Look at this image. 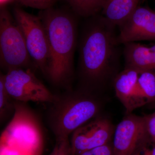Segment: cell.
Masks as SVG:
<instances>
[{
    "mask_svg": "<svg viewBox=\"0 0 155 155\" xmlns=\"http://www.w3.org/2000/svg\"><path fill=\"white\" fill-rule=\"evenodd\" d=\"M134 155H155V143L151 142L143 147Z\"/></svg>",
    "mask_w": 155,
    "mask_h": 155,
    "instance_id": "20",
    "label": "cell"
},
{
    "mask_svg": "<svg viewBox=\"0 0 155 155\" xmlns=\"http://www.w3.org/2000/svg\"><path fill=\"white\" fill-rule=\"evenodd\" d=\"M16 101L9 94L4 84L3 73L0 75V119L3 122L15 110Z\"/></svg>",
    "mask_w": 155,
    "mask_h": 155,
    "instance_id": "15",
    "label": "cell"
},
{
    "mask_svg": "<svg viewBox=\"0 0 155 155\" xmlns=\"http://www.w3.org/2000/svg\"><path fill=\"white\" fill-rule=\"evenodd\" d=\"M118 27L120 44L155 40V11L139 5Z\"/></svg>",
    "mask_w": 155,
    "mask_h": 155,
    "instance_id": "9",
    "label": "cell"
},
{
    "mask_svg": "<svg viewBox=\"0 0 155 155\" xmlns=\"http://www.w3.org/2000/svg\"><path fill=\"white\" fill-rule=\"evenodd\" d=\"M140 71L134 68L125 67L119 72L113 83L116 94L125 107L127 114L147 104L137 85Z\"/></svg>",
    "mask_w": 155,
    "mask_h": 155,
    "instance_id": "10",
    "label": "cell"
},
{
    "mask_svg": "<svg viewBox=\"0 0 155 155\" xmlns=\"http://www.w3.org/2000/svg\"><path fill=\"white\" fill-rule=\"evenodd\" d=\"M13 0H0V6L1 7H5L7 4L11 2Z\"/></svg>",
    "mask_w": 155,
    "mask_h": 155,
    "instance_id": "21",
    "label": "cell"
},
{
    "mask_svg": "<svg viewBox=\"0 0 155 155\" xmlns=\"http://www.w3.org/2000/svg\"><path fill=\"white\" fill-rule=\"evenodd\" d=\"M151 142L145 116L129 114L115 127L112 144L114 155H134Z\"/></svg>",
    "mask_w": 155,
    "mask_h": 155,
    "instance_id": "7",
    "label": "cell"
},
{
    "mask_svg": "<svg viewBox=\"0 0 155 155\" xmlns=\"http://www.w3.org/2000/svg\"><path fill=\"white\" fill-rule=\"evenodd\" d=\"M72 11L79 17L88 18L102 11V0H66Z\"/></svg>",
    "mask_w": 155,
    "mask_h": 155,
    "instance_id": "13",
    "label": "cell"
},
{
    "mask_svg": "<svg viewBox=\"0 0 155 155\" xmlns=\"http://www.w3.org/2000/svg\"><path fill=\"white\" fill-rule=\"evenodd\" d=\"M55 144L50 155H75L69 137L55 138Z\"/></svg>",
    "mask_w": 155,
    "mask_h": 155,
    "instance_id": "16",
    "label": "cell"
},
{
    "mask_svg": "<svg viewBox=\"0 0 155 155\" xmlns=\"http://www.w3.org/2000/svg\"><path fill=\"white\" fill-rule=\"evenodd\" d=\"M14 17L22 31L28 54L36 67L46 75L49 60L47 37L41 19L19 7Z\"/></svg>",
    "mask_w": 155,
    "mask_h": 155,
    "instance_id": "5",
    "label": "cell"
},
{
    "mask_svg": "<svg viewBox=\"0 0 155 155\" xmlns=\"http://www.w3.org/2000/svg\"><path fill=\"white\" fill-rule=\"evenodd\" d=\"M23 34L14 17L6 8L0 10V65L8 72L11 69L27 68L30 65Z\"/></svg>",
    "mask_w": 155,
    "mask_h": 155,
    "instance_id": "4",
    "label": "cell"
},
{
    "mask_svg": "<svg viewBox=\"0 0 155 155\" xmlns=\"http://www.w3.org/2000/svg\"><path fill=\"white\" fill-rule=\"evenodd\" d=\"M49 104L47 123L55 138L69 137L78 128L99 116L101 109L97 94L78 87L55 94Z\"/></svg>",
    "mask_w": 155,
    "mask_h": 155,
    "instance_id": "3",
    "label": "cell"
},
{
    "mask_svg": "<svg viewBox=\"0 0 155 155\" xmlns=\"http://www.w3.org/2000/svg\"><path fill=\"white\" fill-rule=\"evenodd\" d=\"M124 45L125 67L155 72V45L148 47L132 42Z\"/></svg>",
    "mask_w": 155,
    "mask_h": 155,
    "instance_id": "11",
    "label": "cell"
},
{
    "mask_svg": "<svg viewBox=\"0 0 155 155\" xmlns=\"http://www.w3.org/2000/svg\"><path fill=\"white\" fill-rule=\"evenodd\" d=\"M74 14L52 8L41 11L38 15L46 33L49 50L45 76L54 86L65 90L72 88L74 77L73 61L77 41V23Z\"/></svg>",
    "mask_w": 155,
    "mask_h": 155,
    "instance_id": "2",
    "label": "cell"
},
{
    "mask_svg": "<svg viewBox=\"0 0 155 155\" xmlns=\"http://www.w3.org/2000/svg\"><path fill=\"white\" fill-rule=\"evenodd\" d=\"M116 26L98 14L84 23L78 43V88L97 94L114 81L122 55Z\"/></svg>",
    "mask_w": 155,
    "mask_h": 155,
    "instance_id": "1",
    "label": "cell"
},
{
    "mask_svg": "<svg viewBox=\"0 0 155 155\" xmlns=\"http://www.w3.org/2000/svg\"><path fill=\"white\" fill-rule=\"evenodd\" d=\"M115 127L109 119L99 116L72 134L71 143L75 155L112 142Z\"/></svg>",
    "mask_w": 155,
    "mask_h": 155,
    "instance_id": "8",
    "label": "cell"
},
{
    "mask_svg": "<svg viewBox=\"0 0 155 155\" xmlns=\"http://www.w3.org/2000/svg\"><path fill=\"white\" fill-rule=\"evenodd\" d=\"M22 5L43 10L53 8L58 0H17Z\"/></svg>",
    "mask_w": 155,
    "mask_h": 155,
    "instance_id": "17",
    "label": "cell"
},
{
    "mask_svg": "<svg viewBox=\"0 0 155 155\" xmlns=\"http://www.w3.org/2000/svg\"><path fill=\"white\" fill-rule=\"evenodd\" d=\"M80 155H114L112 142L86 151Z\"/></svg>",
    "mask_w": 155,
    "mask_h": 155,
    "instance_id": "18",
    "label": "cell"
},
{
    "mask_svg": "<svg viewBox=\"0 0 155 155\" xmlns=\"http://www.w3.org/2000/svg\"><path fill=\"white\" fill-rule=\"evenodd\" d=\"M137 85L147 104L155 102V71H140L137 80Z\"/></svg>",
    "mask_w": 155,
    "mask_h": 155,
    "instance_id": "14",
    "label": "cell"
},
{
    "mask_svg": "<svg viewBox=\"0 0 155 155\" xmlns=\"http://www.w3.org/2000/svg\"><path fill=\"white\" fill-rule=\"evenodd\" d=\"M5 87L17 102L51 103L55 97L30 69L17 68L3 74Z\"/></svg>",
    "mask_w": 155,
    "mask_h": 155,
    "instance_id": "6",
    "label": "cell"
},
{
    "mask_svg": "<svg viewBox=\"0 0 155 155\" xmlns=\"http://www.w3.org/2000/svg\"><path fill=\"white\" fill-rule=\"evenodd\" d=\"M102 15L112 24L119 26L132 14L140 0H102Z\"/></svg>",
    "mask_w": 155,
    "mask_h": 155,
    "instance_id": "12",
    "label": "cell"
},
{
    "mask_svg": "<svg viewBox=\"0 0 155 155\" xmlns=\"http://www.w3.org/2000/svg\"><path fill=\"white\" fill-rule=\"evenodd\" d=\"M144 116L148 132L152 141L155 143V112Z\"/></svg>",
    "mask_w": 155,
    "mask_h": 155,
    "instance_id": "19",
    "label": "cell"
}]
</instances>
